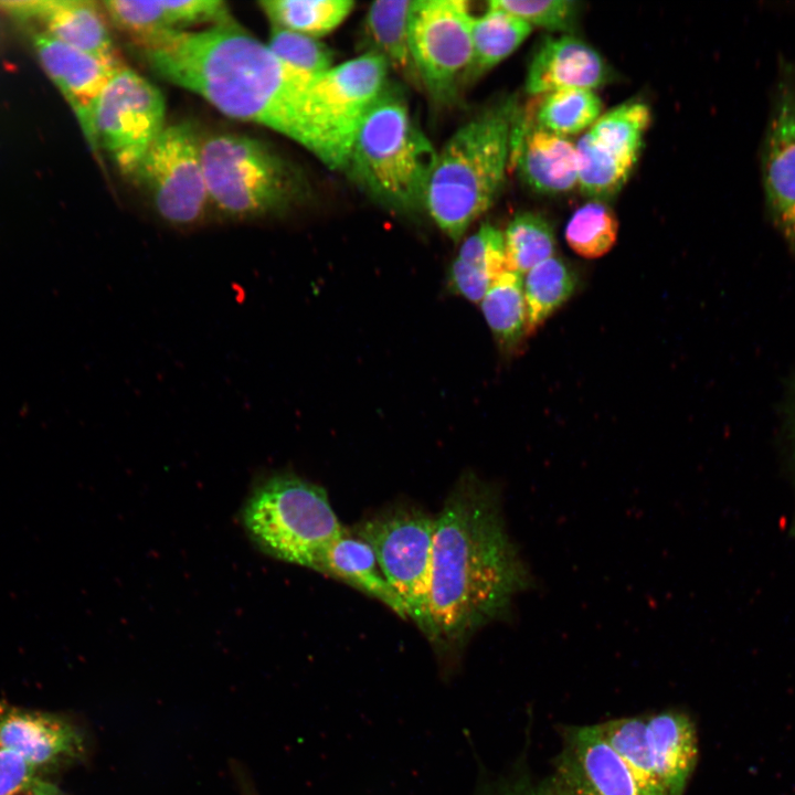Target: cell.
Returning <instances> with one entry per match:
<instances>
[{
	"mask_svg": "<svg viewBox=\"0 0 795 795\" xmlns=\"http://www.w3.org/2000/svg\"><path fill=\"white\" fill-rule=\"evenodd\" d=\"M507 269L504 232L486 223L460 245L447 283L452 292L480 303L496 277Z\"/></svg>",
	"mask_w": 795,
	"mask_h": 795,
	"instance_id": "7402d4cb",
	"label": "cell"
},
{
	"mask_svg": "<svg viewBox=\"0 0 795 795\" xmlns=\"http://www.w3.org/2000/svg\"><path fill=\"white\" fill-rule=\"evenodd\" d=\"M575 149L577 184L582 192L595 200L617 193L636 163L604 149L589 132L579 139Z\"/></svg>",
	"mask_w": 795,
	"mask_h": 795,
	"instance_id": "f546056e",
	"label": "cell"
},
{
	"mask_svg": "<svg viewBox=\"0 0 795 795\" xmlns=\"http://www.w3.org/2000/svg\"><path fill=\"white\" fill-rule=\"evenodd\" d=\"M576 275L562 258L552 256L531 268L523 280L528 335L541 326L574 293Z\"/></svg>",
	"mask_w": 795,
	"mask_h": 795,
	"instance_id": "484cf974",
	"label": "cell"
},
{
	"mask_svg": "<svg viewBox=\"0 0 795 795\" xmlns=\"http://www.w3.org/2000/svg\"><path fill=\"white\" fill-rule=\"evenodd\" d=\"M791 415H792V424H793V434H794V439H795V395H794Z\"/></svg>",
	"mask_w": 795,
	"mask_h": 795,
	"instance_id": "f35d334b",
	"label": "cell"
},
{
	"mask_svg": "<svg viewBox=\"0 0 795 795\" xmlns=\"http://www.w3.org/2000/svg\"><path fill=\"white\" fill-rule=\"evenodd\" d=\"M102 6L110 21L135 42L230 17L225 2L220 0H107Z\"/></svg>",
	"mask_w": 795,
	"mask_h": 795,
	"instance_id": "d6986e66",
	"label": "cell"
},
{
	"mask_svg": "<svg viewBox=\"0 0 795 795\" xmlns=\"http://www.w3.org/2000/svg\"><path fill=\"white\" fill-rule=\"evenodd\" d=\"M489 795H547L543 785L533 786L523 782L501 786Z\"/></svg>",
	"mask_w": 795,
	"mask_h": 795,
	"instance_id": "8d00e7d4",
	"label": "cell"
},
{
	"mask_svg": "<svg viewBox=\"0 0 795 795\" xmlns=\"http://www.w3.org/2000/svg\"><path fill=\"white\" fill-rule=\"evenodd\" d=\"M0 11L21 28L36 30L104 61L121 64L106 13L95 1L9 0L0 1Z\"/></svg>",
	"mask_w": 795,
	"mask_h": 795,
	"instance_id": "2e32d148",
	"label": "cell"
},
{
	"mask_svg": "<svg viewBox=\"0 0 795 795\" xmlns=\"http://www.w3.org/2000/svg\"><path fill=\"white\" fill-rule=\"evenodd\" d=\"M607 66L592 46L571 36H548L531 57L526 91L531 95L582 88L593 89L607 80Z\"/></svg>",
	"mask_w": 795,
	"mask_h": 795,
	"instance_id": "ac0fdd59",
	"label": "cell"
},
{
	"mask_svg": "<svg viewBox=\"0 0 795 795\" xmlns=\"http://www.w3.org/2000/svg\"><path fill=\"white\" fill-rule=\"evenodd\" d=\"M35 57L74 114L93 150L94 115L112 77L124 67L64 44L36 30L21 28Z\"/></svg>",
	"mask_w": 795,
	"mask_h": 795,
	"instance_id": "9a60e30c",
	"label": "cell"
},
{
	"mask_svg": "<svg viewBox=\"0 0 795 795\" xmlns=\"http://www.w3.org/2000/svg\"><path fill=\"white\" fill-rule=\"evenodd\" d=\"M388 71L381 56L365 52L316 77L307 150L329 169L346 170L360 126L389 85Z\"/></svg>",
	"mask_w": 795,
	"mask_h": 795,
	"instance_id": "52a82bcc",
	"label": "cell"
},
{
	"mask_svg": "<svg viewBox=\"0 0 795 795\" xmlns=\"http://www.w3.org/2000/svg\"><path fill=\"white\" fill-rule=\"evenodd\" d=\"M518 115L513 97L501 99L460 126L437 152L424 208L453 241L495 202Z\"/></svg>",
	"mask_w": 795,
	"mask_h": 795,
	"instance_id": "3957f363",
	"label": "cell"
},
{
	"mask_svg": "<svg viewBox=\"0 0 795 795\" xmlns=\"http://www.w3.org/2000/svg\"><path fill=\"white\" fill-rule=\"evenodd\" d=\"M436 155L403 94L388 85L360 126L344 171L385 208L415 212L424 208Z\"/></svg>",
	"mask_w": 795,
	"mask_h": 795,
	"instance_id": "277c9868",
	"label": "cell"
},
{
	"mask_svg": "<svg viewBox=\"0 0 795 795\" xmlns=\"http://www.w3.org/2000/svg\"><path fill=\"white\" fill-rule=\"evenodd\" d=\"M507 268L521 276L553 256L555 240L550 223L540 214H517L504 233Z\"/></svg>",
	"mask_w": 795,
	"mask_h": 795,
	"instance_id": "4dcf8cb0",
	"label": "cell"
},
{
	"mask_svg": "<svg viewBox=\"0 0 795 795\" xmlns=\"http://www.w3.org/2000/svg\"><path fill=\"white\" fill-rule=\"evenodd\" d=\"M36 772L19 754L0 748V795H11L36 777Z\"/></svg>",
	"mask_w": 795,
	"mask_h": 795,
	"instance_id": "e575fe53",
	"label": "cell"
},
{
	"mask_svg": "<svg viewBox=\"0 0 795 795\" xmlns=\"http://www.w3.org/2000/svg\"><path fill=\"white\" fill-rule=\"evenodd\" d=\"M543 787L547 795H643L627 764L595 724L565 733L553 774Z\"/></svg>",
	"mask_w": 795,
	"mask_h": 795,
	"instance_id": "5bb4252c",
	"label": "cell"
},
{
	"mask_svg": "<svg viewBox=\"0 0 795 795\" xmlns=\"http://www.w3.org/2000/svg\"><path fill=\"white\" fill-rule=\"evenodd\" d=\"M135 44L158 77L199 95L231 118L271 128L307 149L317 76L282 61L231 17L203 30Z\"/></svg>",
	"mask_w": 795,
	"mask_h": 795,
	"instance_id": "7a4b0ae2",
	"label": "cell"
},
{
	"mask_svg": "<svg viewBox=\"0 0 795 795\" xmlns=\"http://www.w3.org/2000/svg\"><path fill=\"white\" fill-rule=\"evenodd\" d=\"M480 305L488 327L504 350H513L528 336L527 306L520 274L507 269L498 275Z\"/></svg>",
	"mask_w": 795,
	"mask_h": 795,
	"instance_id": "d4e9b609",
	"label": "cell"
},
{
	"mask_svg": "<svg viewBox=\"0 0 795 795\" xmlns=\"http://www.w3.org/2000/svg\"><path fill=\"white\" fill-rule=\"evenodd\" d=\"M650 123L648 105L630 100L601 115L587 132L604 149L636 162Z\"/></svg>",
	"mask_w": 795,
	"mask_h": 795,
	"instance_id": "f1b7e54d",
	"label": "cell"
},
{
	"mask_svg": "<svg viewBox=\"0 0 795 795\" xmlns=\"http://www.w3.org/2000/svg\"><path fill=\"white\" fill-rule=\"evenodd\" d=\"M768 212L795 253V72L782 68L762 148Z\"/></svg>",
	"mask_w": 795,
	"mask_h": 795,
	"instance_id": "4fadbf2b",
	"label": "cell"
},
{
	"mask_svg": "<svg viewBox=\"0 0 795 795\" xmlns=\"http://www.w3.org/2000/svg\"><path fill=\"white\" fill-rule=\"evenodd\" d=\"M595 725L643 795H683L698 755L696 728L687 714L667 710Z\"/></svg>",
	"mask_w": 795,
	"mask_h": 795,
	"instance_id": "ba28073f",
	"label": "cell"
},
{
	"mask_svg": "<svg viewBox=\"0 0 795 795\" xmlns=\"http://www.w3.org/2000/svg\"><path fill=\"white\" fill-rule=\"evenodd\" d=\"M0 748L19 754L39 771L82 760L87 741L67 718L0 703Z\"/></svg>",
	"mask_w": 795,
	"mask_h": 795,
	"instance_id": "e0dca14e",
	"label": "cell"
},
{
	"mask_svg": "<svg viewBox=\"0 0 795 795\" xmlns=\"http://www.w3.org/2000/svg\"><path fill=\"white\" fill-rule=\"evenodd\" d=\"M488 7L504 10L529 23L551 31H569L574 25L579 2L571 0H491Z\"/></svg>",
	"mask_w": 795,
	"mask_h": 795,
	"instance_id": "836d02e7",
	"label": "cell"
},
{
	"mask_svg": "<svg viewBox=\"0 0 795 795\" xmlns=\"http://www.w3.org/2000/svg\"><path fill=\"white\" fill-rule=\"evenodd\" d=\"M512 156L522 180L537 193H566L577 184L576 149L563 136L539 127L521 128L517 119L511 136Z\"/></svg>",
	"mask_w": 795,
	"mask_h": 795,
	"instance_id": "ffe728a7",
	"label": "cell"
},
{
	"mask_svg": "<svg viewBox=\"0 0 795 795\" xmlns=\"http://www.w3.org/2000/svg\"><path fill=\"white\" fill-rule=\"evenodd\" d=\"M209 201L224 215L257 219L285 209L297 182L286 161L261 140L219 134L201 145Z\"/></svg>",
	"mask_w": 795,
	"mask_h": 795,
	"instance_id": "8992f818",
	"label": "cell"
},
{
	"mask_svg": "<svg viewBox=\"0 0 795 795\" xmlns=\"http://www.w3.org/2000/svg\"><path fill=\"white\" fill-rule=\"evenodd\" d=\"M465 0H415L410 13V46L421 84L436 100L455 96L473 55Z\"/></svg>",
	"mask_w": 795,
	"mask_h": 795,
	"instance_id": "7c38bea8",
	"label": "cell"
},
{
	"mask_svg": "<svg viewBox=\"0 0 795 795\" xmlns=\"http://www.w3.org/2000/svg\"><path fill=\"white\" fill-rule=\"evenodd\" d=\"M534 585L498 489L462 476L435 516L427 640L442 658L457 656L480 628L510 617L515 598Z\"/></svg>",
	"mask_w": 795,
	"mask_h": 795,
	"instance_id": "6da1fadb",
	"label": "cell"
},
{
	"mask_svg": "<svg viewBox=\"0 0 795 795\" xmlns=\"http://www.w3.org/2000/svg\"><path fill=\"white\" fill-rule=\"evenodd\" d=\"M232 772L241 795H258L253 781L240 763L232 766Z\"/></svg>",
	"mask_w": 795,
	"mask_h": 795,
	"instance_id": "74e56055",
	"label": "cell"
},
{
	"mask_svg": "<svg viewBox=\"0 0 795 795\" xmlns=\"http://www.w3.org/2000/svg\"><path fill=\"white\" fill-rule=\"evenodd\" d=\"M435 516L409 504H395L358 522L351 530L372 549L378 563L411 619L428 639L430 575Z\"/></svg>",
	"mask_w": 795,
	"mask_h": 795,
	"instance_id": "9c48e42d",
	"label": "cell"
},
{
	"mask_svg": "<svg viewBox=\"0 0 795 795\" xmlns=\"http://www.w3.org/2000/svg\"><path fill=\"white\" fill-rule=\"evenodd\" d=\"M267 46L285 63L315 76L333 66L332 51L312 36L272 25Z\"/></svg>",
	"mask_w": 795,
	"mask_h": 795,
	"instance_id": "d6a6232c",
	"label": "cell"
},
{
	"mask_svg": "<svg viewBox=\"0 0 795 795\" xmlns=\"http://www.w3.org/2000/svg\"><path fill=\"white\" fill-rule=\"evenodd\" d=\"M315 571L344 582L407 619L406 608L385 579L372 549L351 531L344 529L327 548Z\"/></svg>",
	"mask_w": 795,
	"mask_h": 795,
	"instance_id": "44dd1931",
	"label": "cell"
},
{
	"mask_svg": "<svg viewBox=\"0 0 795 795\" xmlns=\"http://www.w3.org/2000/svg\"><path fill=\"white\" fill-rule=\"evenodd\" d=\"M242 521L264 552L314 571L327 548L344 531L326 490L290 474L258 485L244 505Z\"/></svg>",
	"mask_w": 795,
	"mask_h": 795,
	"instance_id": "5b68a950",
	"label": "cell"
},
{
	"mask_svg": "<svg viewBox=\"0 0 795 795\" xmlns=\"http://www.w3.org/2000/svg\"><path fill=\"white\" fill-rule=\"evenodd\" d=\"M11 795H64L54 784L36 776Z\"/></svg>",
	"mask_w": 795,
	"mask_h": 795,
	"instance_id": "d590c367",
	"label": "cell"
},
{
	"mask_svg": "<svg viewBox=\"0 0 795 795\" xmlns=\"http://www.w3.org/2000/svg\"><path fill=\"white\" fill-rule=\"evenodd\" d=\"M533 116L539 128L565 137L574 135L600 118L602 100L593 89L569 88L541 95Z\"/></svg>",
	"mask_w": 795,
	"mask_h": 795,
	"instance_id": "83f0119b",
	"label": "cell"
},
{
	"mask_svg": "<svg viewBox=\"0 0 795 795\" xmlns=\"http://www.w3.org/2000/svg\"><path fill=\"white\" fill-rule=\"evenodd\" d=\"M201 145L191 124L166 125L134 174L159 216L172 225L197 223L210 202Z\"/></svg>",
	"mask_w": 795,
	"mask_h": 795,
	"instance_id": "8fae6325",
	"label": "cell"
},
{
	"mask_svg": "<svg viewBox=\"0 0 795 795\" xmlns=\"http://www.w3.org/2000/svg\"><path fill=\"white\" fill-rule=\"evenodd\" d=\"M618 221L614 211L601 201H591L580 206L568 221L565 240L577 255L597 258L615 244Z\"/></svg>",
	"mask_w": 795,
	"mask_h": 795,
	"instance_id": "1f68e13d",
	"label": "cell"
},
{
	"mask_svg": "<svg viewBox=\"0 0 795 795\" xmlns=\"http://www.w3.org/2000/svg\"><path fill=\"white\" fill-rule=\"evenodd\" d=\"M532 32V26L504 10L488 7L471 24L473 55L465 82L476 80L511 55Z\"/></svg>",
	"mask_w": 795,
	"mask_h": 795,
	"instance_id": "cb8c5ba5",
	"label": "cell"
},
{
	"mask_svg": "<svg viewBox=\"0 0 795 795\" xmlns=\"http://www.w3.org/2000/svg\"><path fill=\"white\" fill-rule=\"evenodd\" d=\"M166 103L158 87L124 66L109 81L94 115L95 148L134 177L147 150L166 127Z\"/></svg>",
	"mask_w": 795,
	"mask_h": 795,
	"instance_id": "30bf717a",
	"label": "cell"
},
{
	"mask_svg": "<svg viewBox=\"0 0 795 795\" xmlns=\"http://www.w3.org/2000/svg\"><path fill=\"white\" fill-rule=\"evenodd\" d=\"M261 9L272 25L319 38L339 26L351 13V0H263Z\"/></svg>",
	"mask_w": 795,
	"mask_h": 795,
	"instance_id": "4316f807",
	"label": "cell"
},
{
	"mask_svg": "<svg viewBox=\"0 0 795 795\" xmlns=\"http://www.w3.org/2000/svg\"><path fill=\"white\" fill-rule=\"evenodd\" d=\"M413 0H380L365 14L363 33L367 53L381 56L389 68L416 85L421 84L410 46V13Z\"/></svg>",
	"mask_w": 795,
	"mask_h": 795,
	"instance_id": "603a6c76",
	"label": "cell"
}]
</instances>
